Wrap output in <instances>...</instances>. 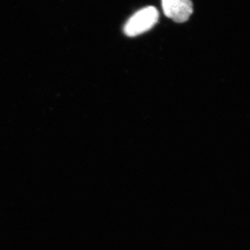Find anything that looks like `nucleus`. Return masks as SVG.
<instances>
[{
	"mask_svg": "<svg viewBox=\"0 0 250 250\" xmlns=\"http://www.w3.org/2000/svg\"><path fill=\"white\" fill-rule=\"evenodd\" d=\"M159 17V11L154 6L143 8L128 20L125 24V34L129 37H134L150 30L158 22Z\"/></svg>",
	"mask_w": 250,
	"mask_h": 250,
	"instance_id": "obj_1",
	"label": "nucleus"
},
{
	"mask_svg": "<svg viewBox=\"0 0 250 250\" xmlns=\"http://www.w3.org/2000/svg\"><path fill=\"white\" fill-rule=\"evenodd\" d=\"M163 11L166 17L174 22H187L193 12L191 0H161Z\"/></svg>",
	"mask_w": 250,
	"mask_h": 250,
	"instance_id": "obj_2",
	"label": "nucleus"
}]
</instances>
